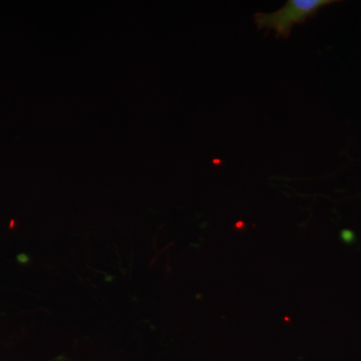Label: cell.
<instances>
[{"mask_svg":"<svg viewBox=\"0 0 361 361\" xmlns=\"http://www.w3.org/2000/svg\"><path fill=\"white\" fill-rule=\"evenodd\" d=\"M330 4L332 1L329 0H288L281 9L274 13H255L254 20L259 30H273L277 37L287 39L292 26L305 23L308 18L315 16L318 9Z\"/></svg>","mask_w":361,"mask_h":361,"instance_id":"1","label":"cell"}]
</instances>
